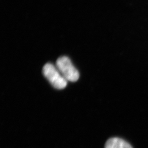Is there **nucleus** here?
<instances>
[{
  "instance_id": "7ed1b4c3",
  "label": "nucleus",
  "mask_w": 148,
  "mask_h": 148,
  "mask_svg": "<svg viewBox=\"0 0 148 148\" xmlns=\"http://www.w3.org/2000/svg\"><path fill=\"white\" fill-rule=\"evenodd\" d=\"M105 148H133L127 141L119 138H109L105 144Z\"/></svg>"
},
{
  "instance_id": "f257e3e1",
  "label": "nucleus",
  "mask_w": 148,
  "mask_h": 148,
  "mask_svg": "<svg viewBox=\"0 0 148 148\" xmlns=\"http://www.w3.org/2000/svg\"><path fill=\"white\" fill-rule=\"evenodd\" d=\"M43 73L55 88L62 90L67 86L68 81L62 75L57 67L51 63H47L44 65Z\"/></svg>"
},
{
  "instance_id": "f03ea898",
  "label": "nucleus",
  "mask_w": 148,
  "mask_h": 148,
  "mask_svg": "<svg viewBox=\"0 0 148 148\" xmlns=\"http://www.w3.org/2000/svg\"><path fill=\"white\" fill-rule=\"evenodd\" d=\"M56 66L67 81L75 82L79 78V71L67 57L59 58L56 62Z\"/></svg>"
}]
</instances>
